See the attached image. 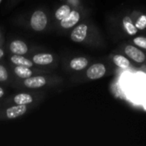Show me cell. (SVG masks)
<instances>
[{
    "label": "cell",
    "mask_w": 146,
    "mask_h": 146,
    "mask_svg": "<svg viewBox=\"0 0 146 146\" xmlns=\"http://www.w3.org/2000/svg\"><path fill=\"white\" fill-rule=\"evenodd\" d=\"M122 25L123 27L125 29V31L127 32V33L130 36H133L136 35L138 33V29L135 26V24L133 22L132 19L129 16H125L122 19Z\"/></svg>",
    "instance_id": "e0dca14e"
},
{
    "label": "cell",
    "mask_w": 146,
    "mask_h": 146,
    "mask_svg": "<svg viewBox=\"0 0 146 146\" xmlns=\"http://www.w3.org/2000/svg\"><path fill=\"white\" fill-rule=\"evenodd\" d=\"M112 61L115 66H117L120 68H128L131 66V62L130 60L123 55L121 54H116L112 56Z\"/></svg>",
    "instance_id": "2e32d148"
},
{
    "label": "cell",
    "mask_w": 146,
    "mask_h": 146,
    "mask_svg": "<svg viewBox=\"0 0 146 146\" xmlns=\"http://www.w3.org/2000/svg\"><path fill=\"white\" fill-rule=\"evenodd\" d=\"M7 59L9 64L17 65V66H26V67H36L33 61L30 59L28 56H22V55H14V54H8L7 53Z\"/></svg>",
    "instance_id": "5bb4252c"
},
{
    "label": "cell",
    "mask_w": 146,
    "mask_h": 146,
    "mask_svg": "<svg viewBox=\"0 0 146 146\" xmlns=\"http://www.w3.org/2000/svg\"><path fill=\"white\" fill-rule=\"evenodd\" d=\"M13 80L14 78L10 72L9 65L0 61V84L3 85L12 84Z\"/></svg>",
    "instance_id": "9a60e30c"
},
{
    "label": "cell",
    "mask_w": 146,
    "mask_h": 146,
    "mask_svg": "<svg viewBox=\"0 0 146 146\" xmlns=\"http://www.w3.org/2000/svg\"><path fill=\"white\" fill-rule=\"evenodd\" d=\"M3 2V0H0V4H1V3Z\"/></svg>",
    "instance_id": "cb8c5ba5"
},
{
    "label": "cell",
    "mask_w": 146,
    "mask_h": 146,
    "mask_svg": "<svg viewBox=\"0 0 146 146\" xmlns=\"http://www.w3.org/2000/svg\"><path fill=\"white\" fill-rule=\"evenodd\" d=\"M133 43L134 45L138 46L139 48L146 50V37H144V36L135 37L133 39Z\"/></svg>",
    "instance_id": "ac0fdd59"
},
{
    "label": "cell",
    "mask_w": 146,
    "mask_h": 146,
    "mask_svg": "<svg viewBox=\"0 0 146 146\" xmlns=\"http://www.w3.org/2000/svg\"><path fill=\"white\" fill-rule=\"evenodd\" d=\"M36 67L53 69L58 66V56L49 50H42L39 48L35 49L28 56Z\"/></svg>",
    "instance_id": "5b68a950"
},
{
    "label": "cell",
    "mask_w": 146,
    "mask_h": 146,
    "mask_svg": "<svg viewBox=\"0 0 146 146\" xmlns=\"http://www.w3.org/2000/svg\"><path fill=\"white\" fill-rule=\"evenodd\" d=\"M15 24L35 33L48 32L51 27V15L45 8H38L18 16Z\"/></svg>",
    "instance_id": "6da1fadb"
},
{
    "label": "cell",
    "mask_w": 146,
    "mask_h": 146,
    "mask_svg": "<svg viewBox=\"0 0 146 146\" xmlns=\"http://www.w3.org/2000/svg\"><path fill=\"white\" fill-rule=\"evenodd\" d=\"M9 67L14 80H24L38 74L52 73V69L38 68V67L32 68V67H26V66H17L13 64H9Z\"/></svg>",
    "instance_id": "ba28073f"
},
{
    "label": "cell",
    "mask_w": 146,
    "mask_h": 146,
    "mask_svg": "<svg viewBox=\"0 0 146 146\" xmlns=\"http://www.w3.org/2000/svg\"><path fill=\"white\" fill-rule=\"evenodd\" d=\"M20 0H9V5L10 6H14L15 4H16Z\"/></svg>",
    "instance_id": "603a6c76"
},
{
    "label": "cell",
    "mask_w": 146,
    "mask_h": 146,
    "mask_svg": "<svg viewBox=\"0 0 146 146\" xmlns=\"http://www.w3.org/2000/svg\"><path fill=\"white\" fill-rule=\"evenodd\" d=\"M83 14L80 9H73L72 11L62 21L54 25L53 27L60 33H66L71 31L75 26H77L82 20Z\"/></svg>",
    "instance_id": "30bf717a"
},
{
    "label": "cell",
    "mask_w": 146,
    "mask_h": 146,
    "mask_svg": "<svg viewBox=\"0 0 146 146\" xmlns=\"http://www.w3.org/2000/svg\"><path fill=\"white\" fill-rule=\"evenodd\" d=\"M4 46L8 54L22 56H29L31 52L38 48L37 46L29 44L23 39L18 38H9L7 43H4Z\"/></svg>",
    "instance_id": "9c48e42d"
},
{
    "label": "cell",
    "mask_w": 146,
    "mask_h": 146,
    "mask_svg": "<svg viewBox=\"0 0 146 146\" xmlns=\"http://www.w3.org/2000/svg\"><path fill=\"white\" fill-rule=\"evenodd\" d=\"M134 24L138 30H145L146 28V15H141Z\"/></svg>",
    "instance_id": "d6986e66"
},
{
    "label": "cell",
    "mask_w": 146,
    "mask_h": 146,
    "mask_svg": "<svg viewBox=\"0 0 146 146\" xmlns=\"http://www.w3.org/2000/svg\"><path fill=\"white\" fill-rule=\"evenodd\" d=\"M123 52L126 56L138 64H143L146 62V54L142 50V49L139 48L134 44H127Z\"/></svg>",
    "instance_id": "7c38bea8"
},
{
    "label": "cell",
    "mask_w": 146,
    "mask_h": 146,
    "mask_svg": "<svg viewBox=\"0 0 146 146\" xmlns=\"http://www.w3.org/2000/svg\"><path fill=\"white\" fill-rule=\"evenodd\" d=\"M62 77L53 73H49L34 75L24 80H14L11 85L19 90L42 91L62 86Z\"/></svg>",
    "instance_id": "7a4b0ae2"
},
{
    "label": "cell",
    "mask_w": 146,
    "mask_h": 146,
    "mask_svg": "<svg viewBox=\"0 0 146 146\" xmlns=\"http://www.w3.org/2000/svg\"><path fill=\"white\" fill-rule=\"evenodd\" d=\"M45 98V93L41 91L21 90L5 98L0 102L1 104L15 105H36L38 106Z\"/></svg>",
    "instance_id": "277c9868"
},
{
    "label": "cell",
    "mask_w": 146,
    "mask_h": 146,
    "mask_svg": "<svg viewBox=\"0 0 146 146\" xmlns=\"http://www.w3.org/2000/svg\"><path fill=\"white\" fill-rule=\"evenodd\" d=\"M6 94H7V91L5 90L3 86L0 85V102L3 101L6 98Z\"/></svg>",
    "instance_id": "44dd1931"
},
{
    "label": "cell",
    "mask_w": 146,
    "mask_h": 146,
    "mask_svg": "<svg viewBox=\"0 0 146 146\" xmlns=\"http://www.w3.org/2000/svg\"><path fill=\"white\" fill-rule=\"evenodd\" d=\"M5 43V40H4V36H3V30L2 28L0 27V46L1 45H3Z\"/></svg>",
    "instance_id": "7402d4cb"
},
{
    "label": "cell",
    "mask_w": 146,
    "mask_h": 146,
    "mask_svg": "<svg viewBox=\"0 0 146 146\" xmlns=\"http://www.w3.org/2000/svg\"><path fill=\"white\" fill-rule=\"evenodd\" d=\"M90 65V59L84 56H70L64 59L63 67L68 73L78 74L85 70Z\"/></svg>",
    "instance_id": "8fae6325"
},
{
    "label": "cell",
    "mask_w": 146,
    "mask_h": 146,
    "mask_svg": "<svg viewBox=\"0 0 146 146\" xmlns=\"http://www.w3.org/2000/svg\"><path fill=\"white\" fill-rule=\"evenodd\" d=\"M5 56H7V51L5 50V46L1 45L0 46V61H3V59L5 57Z\"/></svg>",
    "instance_id": "ffe728a7"
},
{
    "label": "cell",
    "mask_w": 146,
    "mask_h": 146,
    "mask_svg": "<svg viewBox=\"0 0 146 146\" xmlns=\"http://www.w3.org/2000/svg\"><path fill=\"white\" fill-rule=\"evenodd\" d=\"M73 9L74 8L68 3H62L58 7H56V9L54 10L53 14L51 15L52 27L54 25H56V23H58L62 19H64L72 11Z\"/></svg>",
    "instance_id": "4fadbf2b"
},
{
    "label": "cell",
    "mask_w": 146,
    "mask_h": 146,
    "mask_svg": "<svg viewBox=\"0 0 146 146\" xmlns=\"http://www.w3.org/2000/svg\"><path fill=\"white\" fill-rule=\"evenodd\" d=\"M107 71L108 68L105 64L103 62H94L89 65L82 72L75 74V75L73 76L72 80L74 82H80L99 80L106 75Z\"/></svg>",
    "instance_id": "8992f818"
},
{
    "label": "cell",
    "mask_w": 146,
    "mask_h": 146,
    "mask_svg": "<svg viewBox=\"0 0 146 146\" xmlns=\"http://www.w3.org/2000/svg\"><path fill=\"white\" fill-rule=\"evenodd\" d=\"M36 105H15L0 104V121H12L22 117Z\"/></svg>",
    "instance_id": "52a82bcc"
},
{
    "label": "cell",
    "mask_w": 146,
    "mask_h": 146,
    "mask_svg": "<svg viewBox=\"0 0 146 146\" xmlns=\"http://www.w3.org/2000/svg\"><path fill=\"white\" fill-rule=\"evenodd\" d=\"M70 39L77 44L94 45L98 42V33L92 23L80 21L69 33Z\"/></svg>",
    "instance_id": "3957f363"
}]
</instances>
